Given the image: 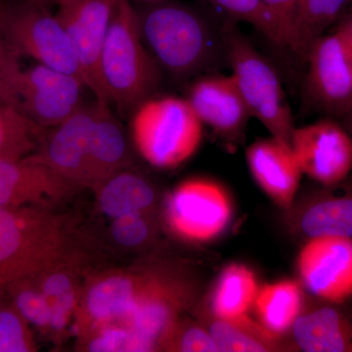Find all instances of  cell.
<instances>
[{
  "mask_svg": "<svg viewBox=\"0 0 352 352\" xmlns=\"http://www.w3.org/2000/svg\"><path fill=\"white\" fill-rule=\"evenodd\" d=\"M139 30L150 54L177 82L215 73L227 64L221 22L194 7L156 0L136 9Z\"/></svg>",
  "mask_w": 352,
  "mask_h": 352,
  "instance_id": "cell-1",
  "label": "cell"
},
{
  "mask_svg": "<svg viewBox=\"0 0 352 352\" xmlns=\"http://www.w3.org/2000/svg\"><path fill=\"white\" fill-rule=\"evenodd\" d=\"M104 97L117 113H131L156 95L163 72L146 47L138 16L129 0H119L98 62Z\"/></svg>",
  "mask_w": 352,
  "mask_h": 352,
  "instance_id": "cell-2",
  "label": "cell"
},
{
  "mask_svg": "<svg viewBox=\"0 0 352 352\" xmlns=\"http://www.w3.org/2000/svg\"><path fill=\"white\" fill-rule=\"evenodd\" d=\"M73 252L63 219L50 208L0 207V291Z\"/></svg>",
  "mask_w": 352,
  "mask_h": 352,
  "instance_id": "cell-3",
  "label": "cell"
},
{
  "mask_svg": "<svg viewBox=\"0 0 352 352\" xmlns=\"http://www.w3.org/2000/svg\"><path fill=\"white\" fill-rule=\"evenodd\" d=\"M131 116L134 147L154 168H178L200 148L204 124L186 98L154 95L139 104Z\"/></svg>",
  "mask_w": 352,
  "mask_h": 352,
  "instance_id": "cell-4",
  "label": "cell"
},
{
  "mask_svg": "<svg viewBox=\"0 0 352 352\" xmlns=\"http://www.w3.org/2000/svg\"><path fill=\"white\" fill-rule=\"evenodd\" d=\"M18 59L8 51L0 60V100L36 126H57L85 104L80 78L38 63L24 68Z\"/></svg>",
  "mask_w": 352,
  "mask_h": 352,
  "instance_id": "cell-5",
  "label": "cell"
},
{
  "mask_svg": "<svg viewBox=\"0 0 352 352\" xmlns=\"http://www.w3.org/2000/svg\"><path fill=\"white\" fill-rule=\"evenodd\" d=\"M227 65L252 118L272 138L291 145L295 129L293 113L276 69L241 32L237 23L223 20Z\"/></svg>",
  "mask_w": 352,
  "mask_h": 352,
  "instance_id": "cell-6",
  "label": "cell"
},
{
  "mask_svg": "<svg viewBox=\"0 0 352 352\" xmlns=\"http://www.w3.org/2000/svg\"><path fill=\"white\" fill-rule=\"evenodd\" d=\"M47 4L41 0H25L0 13L7 50L16 56H27L38 64L76 76L87 85L73 43Z\"/></svg>",
  "mask_w": 352,
  "mask_h": 352,
  "instance_id": "cell-7",
  "label": "cell"
},
{
  "mask_svg": "<svg viewBox=\"0 0 352 352\" xmlns=\"http://www.w3.org/2000/svg\"><path fill=\"white\" fill-rule=\"evenodd\" d=\"M161 212L171 235L191 244H208L230 226L234 204L223 185L208 178H192L171 190Z\"/></svg>",
  "mask_w": 352,
  "mask_h": 352,
  "instance_id": "cell-8",
  "label": "cell"
},
{
  "mask_svg": "<svg viewBox=\"0 0 352 352\" xmlns=\"http://www.w3.org/2000/svg\"><path fill=\"white\" fill-rule=\"evenodd\" d=\"M164 261L157 259L134 270L106 271L85 280L74 321L76 335L124 321L159 276Z\"/></svg>",
  "mask_w": 352,
  "mask_h": 352,
  "instance_id": "cell-9",
  "label": "cell"
},
{
  "mask_svg": "<svg viewBox=\"0 0 352 352\" xmlns=\"http://www.w3.org/2000/svg\"><path fill=\"white\" fill-rule=\"evenodd\" d=\"M305 96L308 105L340 120L352 107V54L337 32L324 34L305 58Z\"/></svg>",
  "mask_w": 352,
  "mask_h": 352,
  "instance_id": "cell-10",
  "label": "cell"
},
{
  "mask_svg": "<svg viewBox=\"0 0 352 352\" xmlns=\"http://www.w3.org/2000/svg\"><path fill=\"white\" fill-rule=\"evenodd\" d=\"M283 226L296 239L323 236L352 239V173L338 184L314 183L298 192L292 207L284 212Z\"/></svg>",
  "mask_w": 352,
  "mask_h": 352,
  "instance_id": "cell-11",
  "label": "cell"
},
{
  "mask_svg": "<svg viewBox=\"0 0 352 352\" xmlns=\"http://www.w3.org/2000/svg\"><path fill=\"white\" fill-rule=\"evenodd\" d=\"M291 146L302 175L317 184H338L352 173V136L339 120L295 127Z\"/></svg>",
  "mask_w": 352,
  "mask_h": 352,
  "instance_id": "cell-12",
  "label": "cell"
},
{
  "mask_svg": "<svg viewBox=\"0 0 352 352\" xmlns=\"http://www.w3.org/2000/svg\"><path fill=\"white\" fill-rule=\"evenodd\" d=\"M296 271L308 294L344 305L352 298V239L323 236L305 241Z\"/></svg>",
  "mask_w": 352,
  "mask_h": 352,
  "instance_id": "cell-13",
  "label": "cell"
},
{
  "mask_svg": "<svg viewBox=\"0 0 352 352\" xmlns=\"http://www.w3.org/2000/svg\"><path fill=\"white\" fill-rule=\"evenodd\" d=\"M119 0H55L58 20L68 34L82 64L87 89L106 101L98 75L102 46ZM107 102V101H106ZM109 103V102H108Z\"/></svg>",
  "mask_w": 352,
  "mask_h": 352,
  "instance_id": "cell-14",
  "label": "cell"
},
{
  "mask_svg": "<svg viewBox=\"0 0 352 352\" xmlns=\"http://www.w3.org/2000/svg\"><path fill=\"white\" fill-rule=\"evenodd\" d=\"M185 98L204 126H210L226 144L243 142L252 118L232 76L205 74L190 83Z\"/></svg>",
  "mask_w": 352,
  "mask_h": 352,
  "instance_id": "cell-15",
  "label": "cell"
},
{
  "mask_svg": "<svg viewBox=\"0 0 352 352\" xmlns=\"http://www.w3.org/2000/svg\"><path fill=\"white\" fill-rule=\"evenodd\" d=\"M95 100L85 103L57 126L44 129L30 160L43 164L78 186H88L87 159Z\"/></svg>",
  "mask_w": 352,
  "mask_h": 352,
  "instance_id": "cell-16",
  "label": "cell"
},
{
  "mask_svg": "<svg viewBox=\"0 0 352 352\" xmlns=\"http://www.w3.org/2000/svg\"><path fill=\"white\" fill-rule=\"evenodd\" d=\"M80 189L29 157L0 161V207L52 210Z\"/></svg>",
  "mask_w": 352,
  "mask_h": 352,
  "instance_id": "cell-17",
  "label": "cell"
},
{
  "mask_svg": "<svg viewBox=\"0 0 352 352\" xmlns=\"http://www.w3.org/2000/svg\"><path fill=\"white\" fill-rule=\"evenodd\" d=\"M283 340L289 352H352V317L342 305L307 293L302 314Z\"/></svg>",
  "mask_w": 352,
  "mask_h": 352,
  "instance_id": "cell-18",
  "label": "cell"
},
{
  "mask_svg": "<svg viewBox=\"0 0 352 352\" xmlns=\"http://www.w3.org/2000/svg\"><path fill=\"white\" fill-rule=\"evenodd\" d=\"M245 160L259 188L278 208L288 210L303 175L292 146L272 136L258 139L245 150Z\"/></svg>",
  "mask_w": 352,
  "mask_h": 352,
  "instance_id": "cell-19",
  "label": "cell"
},
{
  "mask_svg": "<svg viewBox=\"0 0 352 352\" xmlns=\"http://www.w3.org/2000/svg\"><path fill=\"white\" fill-rule=\"evenodd\" d=\"M131 164L126 129L106 101L95 99V115L88 146V186L94 190Z\"/></svg>",
  "mask_w": 352,
  "mask_h": 352,
  "instance_id": "cell-20",
  "label": "cell"
},
{
  "mask_svg": "<svg viewBox=\"0 0 352 352\" xmlns=\"http://www.w3.org/2000/svg\"><path fill=\"white\" fill-rule=\"evenodd\" d=\"M80 261L74 252L34 276L50 303L51 336L62 337L68 332L69 324L75 321L83 286L80 283Z\"/></svg>",
  "mask_w": 352,
  "mask_h": 352,
  "instance_id": "cell-21",
  "label": "cell"
},
{
  "mask_svg": "<svg viewBox=\"0 0 352 352\" xmlns=\"http://www.w3.org/2000/svg\"><path fill=\"white\" fill-rule=\"evenodd\" d=\"M259 289L254 271L242 263L228 264L212 282L197 309L217 318L248 315Z\"/></svg>",
  "mask_w": 352,
  "mask_h": 352,
  "instance_id": "cell-22",
  "label": "cell"
},
{
  "mask_svg": "<svg viewBox=\"0 0 352 352\" xmlns=\"http://www.w3.org/2000/svg\"><path fill=\"white\" fill-rule=\"evenodd\" d=\"M101 212L111 219L132 214L154 215L159 210V190L146 176L129 168L116 173L95 189Z\"/></svg>",
  "mask_w": 352,
  "mask_h": 352,
  "instance_id": "cell-23",
  "label": "cell"
},
{
  "mask_svg": "<svg viewBox=\"0 0 352 352\" xmlns=\"http://www.w3.org/2000/svg\"><path fill=\"white\" fill-rule=\"evenodd\" d=\"M197 315L219 352H289L283 338L270 332L248 315L217 318L200 310Z\"/></svg>",
  "mask_w": 352,
  "mask_h": 352,
  "instance_id": "cell-24",
  "label": "cell"
},
{
  "mask_svg": "<svg viewBox=\"0 0 352 352\" xmlns=\"http://www.w3.org/2000/svg\"><path fill=\"white\" fill-rule=\"evenodd\" d=\"M307 293L298 280L284 279L263 285L254 302L256 320L283 338L302 314Z\"/></svg>",
  "mask_w": 352,
  "mask_h": 352,
  "instance_id": "cell-25",
  "label": "cell"
},
{
  "mask_svg": "<svg viewBox=\"0 0 352 352\" xmlns=\"http://www.w3.org/2000/svg\"><path fill=\"white\" fill-rule=\"evenodd\" d=\"M352 7V0H298L294 53L307 58L310 46Z\"/></svg>",
  "mask_w": 352,
  "mask_h": 352,
  "instance_id": "cell-26",
  "label": "cell"
},
{
  "mask_svg": "<svg viewBox=\"0 0 352 352\" xmlns=\"http://www.w3.org/2000/svg\"><path fill=\"white\" fill-rule=\"evenodd\" d=\"M44 129L0 100V161L22 160L38 148Z\"/></svg>",
  "mask_w": 352,
  "mask_h": 352,
  "instance_id": "cell-27",
  "label": "cell"
},
{
  "mask_svg": "<svg viewBox=\"0 0 352 352\" xmlns=\"http://www.w3.org/2000/svg\"><path fill=\"white\" fill-rule=\"evenodd\" d=\"M78 349L91 352L155 351L148 340L124 322L106 324L80 333Z\"/></svg>",
  "mask_w": 352,
  "mask_h": 352,
  "instance_id": "cell-28",
  "label": "cell"
},
{
  "mask_svg": "<svg viewBox=\"0 0 352 352\" xmlns=\"http://www.w3.org/2000/svg\"><path fill=\"white\" fill-rule=\"evenodd\" d=\"M10 302L31 327L51 336L52 314L46 300L34 277L20 278L3 289Z\"/></svg>",
  "mask_w": 352,
  "mask_h": 352,
  "instance_id": "cell-29",
  "label": "cell"
},
{
  "mask_svg": "<svg viewBox=\"0 0 352 352\" xmlns=\"http://www.w3.org/2000/svg\"><path fill=\"white\" fill-rule=\"evenodd\" d=\"M226 15V19L251 25L268 41L287 48L283 34L263 0H208Z\"/></svg>",
  "mask_w": 352,
  "mask_h": 352,
  "instance_id": "cell-30",
  "label": "cell"
},
{
  "mask_svg": "<svg viewBox=\"0 0 352 352\" xmlns=\"http://www.w3.org/2000/svg\"><path fill=\"white\" fill-rule=\"evenodd\" d=\"M38 344L24 317L0 291V352H34Z\"/></svg>",
  "mask_w": 352,
  "mask_h": 352,
  "instance_id": "cell-31",
  "label": "cell"
},
{
  "mask_svg": "<svg viewBox=\"0 0 352 352\" xmlns=\"http://www.w3.org/2000/svg\"><path fill=\"white\" fill-rule=\"evenodd\" d=\"M160 351L219 352L207 328L185 316L178 320L164 340Z\"/></svg>",
  "mask_w": 352,
  "mask_h": 352,
  "instance_id": "cell-32",
  "label": "cell"
},
{
  "mask_svg": "<svg viewBox=\"0 0 352 352\" xmlns=\"http://www.w3.org/2000/svg\"><path fill=\"white\" fill-rule=\"evenodd\" d=\"M154 215L132 214L113 219L111 226L113 239L120 247L136 249L155 239Z\"/></svg>",
  "mask_w": 352,
  "mask_h": 352,
  "instance_id": "cell-33",
  "label": "cell"
},
{
  "mask_svg": "<svg viewBox=\"0 0 352 352\" xmlns=\"http://www.w3.org/2000/svg\"><path fill=\"white\" fill-rule=\"evenodd\" d=\"M263 2L283 34L287 50L294 52L298 0H263Z\"/></svg>",
  "mask_w": 352,
  "mask_h": 352,
  "instance_id": "cell-34",
  "label": "cell"
},
{
  "mask_svg": "<svg viewBox=\"0 0 352 352\" xmlns=\"http://www.w3.org/2000/svg\"><path fill=\"white\" fill-rule=\"evenodd\" d=\"M335 31L340 34L352 54V7L338 21Z\"/></svg>",
  "mask_w": 352,
  "mask_h": 352,
  "instance_id": "cell-35",
  "label": "cell"
},
{
  "mask_svg": "<svg viewBox=\"0 0 352 352\" xmlns=\"http://www.w3.org/2000/svg\"><path fill=\"white\" fill-rule=\"evenodd\" d=\"M339 120L352 136V107Z\"/></svg>",
  "mask_w": 352,
  "mask_h": 352,
  "instance_id": "cell-36",
  "label": "cell"
},
{
  "mask_svg": "<svg viewBox=\"0 0 352 352\" xmlns=\"http://www.w3.org/2000/svg\"><path fill=\"white\" fill-rule=\"evenodd\" d=\"M7 52H8V50H7L6 41H4L3 32H2L1 17H0V60L6 56Z\"/></svg>",
  "mask_w": 352,
  "mask_h": 352,
  "instance_id": "cell-37",
  "label": "cell"
},
{
  "mask_svg": "<svg viewBox=\"0 0 352 352\" xmlns=\"http://www.w3.org/2000/svg\"><path fill=\"white\" fill-rule=\"evenodd\" d=\"M41 1L46 2V3H50V2H54L55 0H41Z\"/></svg>",
  "mask_w": 352,
  "mask_h": 352,
  "instance_id": "cell-38",
  "label": "cell"
},
{
  "mask_svg": "<svg viewBox=\"0 0 352 352\" xmlns=\"http://www.w3.org/2000/svg\"><path fill=\"white\" fill-rule=\"evenodd\" d=\"M151 1H156V0H151Z\"/></svg>",
  "mask_w": 352,
  "mask_h": 352,
  "instance_id": "cell-39",
  "label": "cell"
}]
</instances>
